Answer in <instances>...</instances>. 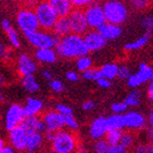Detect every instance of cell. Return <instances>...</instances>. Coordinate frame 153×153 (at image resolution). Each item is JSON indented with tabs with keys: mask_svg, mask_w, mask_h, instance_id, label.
<instances>
[{
	"mask_svg": "<svg viewBox=\"0 0 153 153\" xmlns=\"http://www.w3.org/2000/svg\"><path fill=\"white\" fill-rule=\"evenodd\" d=\"M4 147V143H3L2 139H0V152H1V149Z\"/></svg>",
	"mask_w": 153,
	"mask_h": 153,
	"instance_id": "cell-55",
	"label": "cell"
},
{
	"mask_svg": "<svg viewBox=\"0 0 153 153\" xmlns=\"http://www.w3.org/2000/svg\"><path fill=\"white\" fill-rule=\"evenodd\" d=\"M49 87H51V89L53 90V91L57 92V93H60V92H62L64 89L63 84H62L60 80H51V82H49Z\"/></svg>",
	"mask_w": 153,
	"mask_h": 153,
	"instance_id": "cell-41",
	"label": "cell"
},
{
	"mask_svg": "<svg viewBox=\"0 0 153 153\" xmlns=\"http://www.w3.org/2000/svg\"><path fill=\"white\" fill-rule=\"evenodd\" d=\"M151 38V31H146V33L143 34L141 38L137 39L134 42H131V43H126L124 45V48L126 51H136V49L143 48V46H146L149 43V40Z\"/></svg>",
	"mask_w": 153,
	"mask_h": 153,
	"instance_id": "cell-24",
	"label": "cell"
},
{
	"mask_svg": "<svg viewBox=\"0 0 153 153\" xmlns=\"http://www.w3.org/2000/svg\"><path fill=\"white\" fill-rule=\"evenodd\" d=\"M25 115H24V109L21 105L18 104H13L10 106L7 111V116H5V128L7 130L10 131L16 125L21 124L25 119Z\"/></svg>",
	"mask_w": 153,
	"mask_h": 153,
	"instance_id": "cell-13",
	"label": "cell"
},
{
	"mask_svg": "<svg viewBox=\"0 0 153 153\" xmlns=\"http://www.w3.org/2000/svg\"><path fill=\"white\" fill-rule=\"evenodd\" d=\"M14 152V149H13V147H10V146H7V147H3L2 149H1V152L0 153H13Z\"/></svg>",
	"mask_w": 153,
	"mask_h": 153,
	"instance_id": "cell-51",
	"label": "cell"
},
{
	"mask_svg": "<svg viewBox=\"0 0 153 153\" xmlns=\"http://www.w3.org/2000/svg\"><path fill=\"white\" fill-rule=\"evenodd\" d=\"M143 26L146 28V30L148 31H152V27H153V19L151 16H147L143 19Z\"/></svg>",
	"mask_w": 153,
	"mask_h": 153,
	"instance_id": "cell-44",
	"label": "cell"
},
{
	"mask_svg": "<svg viewBox=\"0 0 153 153\" xmlns=\"http://www.w3.org/2000/svg\"><path fill=\"white\" fill-rule=\"evenodd\" d=\"M76 66L77 69L79 71H86L88 70L89 68L92 66V60L87 56V55H85V56H80L77 58V61H76Z\"/></svg>",
	"mask_w": 153,
	"mask_h": 153,
	"instance_id": "cell-30",
	"label": "cell"
},
{
	"mask_svg": "<svg viewBox=\"0 0 153 153\" xmlns=\"http://www.w3.org/2000/svg\"><path fill=\"white\" fill-rule=\"evenodd\" d=\"M130 75H131V70L128 69V66H125V65L118 66L117 76L119 77V78H121V79H128Z\"/></svg>",
	"mask_w": 153,
	"mask_h": 153,
	"instance_id": "cell-37",
	"label": "cell"
},
{
	"mask_svg": "<svg viewBox=\"0 0 153 153\" xmlns=\"http://www.w3.org/2000/svg\"><path fill=\"white\" fill-rule=\"evenodd\" d=\"M46 1L55 11L58 17L68 16L71 13V11L74 9L70 0H46Z\"/></svg>",
	"mask_w": 153,
	"mask_h": 153,
	"instance_id": "cell-17",
	"label": "cell"
},
{
	"mask_svg": "<svg viewBox=\"0 0 153 153\" xmlns=\"http://www.w3.org/2000/svg\"><path fill=\"white\" fill-rule=\"evenodd\" d=\"M10 143L14 149L17 151H24L26 148L27 140V131L22 124H18L9 131Z\"/></svg>",
	"mask_w": 153,
	"mask_h": 153,
	"instance_id": "cell-12",
	"label": "cell"
},
{
	"mask_svg": "<svg viewBox=\"0 0 153 153\" xmlns=\"http://www.w3.org/2000/svg\"><path fill=\"white\" fill-rule=\"evenodd\" d=\"M5 33L8 34L9 41H10V43L12 44L13 47H15V48H19V47H21V41H19V36H18L17 32H16V31L13 29V27L11 29H9V30L7 31Z\"/></svg>",
	"mask_w": 153,
	"mask_h": 153,
	"instance_id": "cell-31",
	"label": "cell"
},
{
	"mask_svg": "<svg viewBox=\"0 0 153 153\" xmlns=\"http://www.w3.org/2000/svg\"><path fill=\"white\" fill-rule=\"evenodd\" d=\"M42 119H43L44 124H45V131H47V132L56 133L65 126L63 115H61L57 110L47 111L42 116Z\"/></svg>",
	"mask_w": 153,
	"mask_h": 153,
	"instance_id": "cell-11",
	"label": "cell"
},
{
	"mask_svg": "<svg viewBox=\"0 0 153 153\" xmlns=\"http://www.w3.org/2000/svg\"><path fill=\"white\" fill-rule=\"evenodd\" d=\"M140 102H141V93L138 90L132 91L130 94H128V97H125L124 100V103L128 106H137V105H139Z\"/></svg>",
	"mask_w": 153,
	"mask_h": 153,
	"instance_id": "cell-29",
	"label": "cell"
},
{
	"mask_svg": "<svg viewBox=\"0 0 153 153\" xmlns=\"http://www.w3.org/2000/svg\"><path fill=\"white\" fill-rule=\"evenodd\" d=\"M25 36L27 41L36 48H54L60 39L55 36L54 33H49L46 30L26 32Z\"/></svg>",
	"mask_w": 153,
	"mask_h": 153,
	"instance_id": "cell-5",
	"label": "cell"
},
{
	"mask_svg": "<svg viewBox=\"0 0 153 153\" xmlns=\"http://www.w3.org/2000/svg\"><path fill=\"white\" fill-rule=\"evenodd\" d=\"M55 47H56L57 55L68 59H77L80 56L89 54L82 36L73 32L59 39L58 43Z\"/></svg>",
	"mask_w": 153,
	"mask_h": 153,
	"instance_id": "cell-1",
	"label": "cell"
},
{
	"mask_svg": "<svg viewBox=\"0 0 153 153\" xmlns=\"http://www.w3.org/2000/svg\"><path fill=\"white\" fill-rule=\"evenodd\" d=\"M107 132V126H106V118L100 117L97 118L91 126H90V135L93 139H100L103 138Z\"/></svg>",
	"mask_w": 153,
	"mask_h": 153,
	"instance_id": "cell-19",
	"label": "cell"
},
{
	"mask_svg": "<svg viewBox=\"0 0 153 153\" xmlns=\"http://www.w3.org/2000/svg\"><path fill=\"white\" fill-rule=\"evenodd\" d=\"M84 12L89 29H97L106 22L102 5L97 3V1L84 8Z\"/></svg>",
	"mask_w": 153,
	"mask_h": 153,
	"instance_id": "cell-7",
	"label": "cell"
},
{
	"mask_svg": "<svg viewBox=\"0 0 153 153\" xmlns=\"http://www.w3.org/2000/svg\"><path fill=\"white\" fill-rule=\"evenodd\" d=\"M19 1H27V0H19Z\"/></svg>",
	"mask_w": 153,
	"mask_h": 153,
	"instance_id": "cell-58",
	"label": "cell"
},
{
	"mask_svg": "<svg viewBox=\"0 0 153 153\" xmlns=\"http://www.w3.org/2000/svg\"><path fill=\"white\" fill-rule=\"evenodd\" d=\"M21 124L23 125L26 130H32V131H36V132H41V133L45 131L44 121H43V119H42V117H40L39 115L26 117Z\"/></svg>",
	"mask_w": 153,
	"mask_h": 153,
	"instance_id": "cell-21",
	"label": "cell"
},
{
	"mask_svg": "<svg viewBox=\"0 0 153 153\" xmlns=\"http://www.w3.org/2000/svg\"><path fill=\"white\" fill-rule=\"evenodd\" d=\"M1 26H2L3 30H4L5 32H7L9 29L12 28V24H11L10 21H9V19H7V18H4V19L2 21V23H1Z\"/></svg>",
	"mask_w": 153,
	"mask_h": 153,
	"instance_id": "cell-49",
	"label": "cell"
},
{
	"mask_svg": "<svg viewBox=\"0 0 153 153\" xmlns=\"http://www.w3.org/2000/svg\"><path fill=\"white\" fill-rule=\"evenodd\" d=\"M36 71V63L29 55L22 54L18 57V72L22 76L33 74Z\"/></svg>",
	"mask_w": 153,
	"mask_h": 153,
	"instance_id": "cell-18",
	"label": "cell"
},
{
	"mask_svg": "<svg viewBox=\"0 0 153 153\" xmlns=\"http://www.w3.org/2000/svg\"><path fill=\"white\" fill-rule=\"evenodd\" d=\"M57 53L53 48H38L36 58L42 63H55L57 61Z\"/></svg>",
	"mask_w": 153,
	"mask_h": 153,
	"instance_id": "cell-23",
	"label": "cell"
},
{
	"mask_svg": "<svg viewBox=\"0 0 153 153\" xmlns=\"http://www.w3.org/2000/svg\"><path fill=\"white\" fill-rule=\"evenodd\" d=\"M149 121H150V124L152 125L153 124V114H152V111H151L150 115H149Z\"/></svg>",
	"mask_w": 153,
	"mask_h": 153,
	"instance_id": "cell-54",
	"label": "cell"
},
{
	"mask_svg": "<svg viewBox=\"0 0 153 153\" xmlns=\"http://www.w3.org/2000/svg\"><path fill=\"white\" fill-rule=\"evenodd\" d=\"M106 40H116L122 34V28L120 25H116V24L108 23L105 22L103 25H101L97 29Z\"/></svg>",
	"mask_w": 153,
	"mask_h": 153,
	"instance_id": "cell-16",
	"label": "cell"
},
{
	"mask_svg": "<svg viewBox=\"0 0 153 153\" xmlns=\"http://www.w3.org/2000/svg\"><path fill=\"white\" fill-rule=\"evenodd\" d=\"M128 105L123 103H115V104L111 105V110L115 114H122V112H125L126 109H128Z\"/></svg>",
	"mask_w": 153,
	"mask_h": 153,
	"instance_id": "cell-39",
	"label": "cell"
},
{
	"mask_svg": "<svg viewBox=\"0 0 153 153\" xmlns=\"http://www.w3.org/2000/svg\"><path fill=\"white\" fill-rule=\"evenodd\" d=\"M151 3V0H131V4L135 10L143 11L148 8Z\"/></svg>",
	"mask_w": 153,
	"mask_h": 153,
	"instance_id": "cell-35",
	"label": "cell"
},
{
	"mask_svg": "<svg viewBox=\"0 0 153 153\" xmlns=\"http://www.w3.org/2000/svg\"><path fill=\"white\" fill-rule=\"evenodd\" d=\"M119 143L122 146H124L126 149L131 148L133 146V143H134V136H133V134H131V133H128H128L122 132V135H121L120 141H119Z\"/></svg>",
	"mask_w": 153,
	"mask_h": 153,
	"instance_id": "cell-34",
	"label": "cell"
},
{
	"mask_svg": "<svg viewBox=\"0 0 153 153\" xmlns=\"http://www.w3.org/2000/svg\"><path fill=\"white\" fill-rule=\"evenodd\" d=\"M117 70L118 65L111 63V64H105L103 65L100 71H101V74L103 77H106L108 79H114L115 77H117Z\"/></svg>",
	"mask_w": 153,
	"mask_h": 153,
	"instance_id": "cell-27",
	"label": "cell"
},
{
	"mask_svg": "<svg viewBox=\"0 0 153 153\" xmlns=\"http://www.w3.org/2000/svg\"><path fill=\"white\" fill-rule=\"evenodd\" d=\"M22 84H23L24 89H25L26 91L31 92V93L40 90V85L38 84L36 77L33 76V74L23 76V82H22Z\"/></svg>",
	"mask_w": 153,
	"mask_h": 153,
	"instance_id": "cell-26",
	"label": "cell"
},
{
	"mask_svg": "<svg viewBox=\"0 0 153 153\" xmlns=\"http://www.w3.org/2000/svg\"><path fill=\"white\" fill-rule=\"evenodd\" d=\"M68 19H69L71 31L73 33L82 36L89 30V26H88L87 21H86L84 9L74 8L68 15Z\"/></svg>",
	"mask_w": 153,
	"mask_h": 153,
	"instance_id": "cell-8",
	"label": "cell"
},
{
	"mask_svg": "<svg viewBox=\"0 0 153 153\" xmlns=\"http://www.w3.org/2000/svg\"><path fill=\"white\" fill-rule=\"evenodd\" d=\"M1 100H2V97H1V94H0V101H1Z\"/></svg>",
	"mask_w": 153,
	"mask_h": 153,
	"instance_id": "cell-57",
	"label": "cell"
},
{
	"mask_svg": "<svg viewBox=\"0 0 153 153\" xmlns=\"http://www.w3.org/2000/svg\"><path fill=\"white\" fill-rule=\"evenodd\" d=\"M93 148H94L95 152H97V153H107L109 145H108V143L106 141V139L100 138V139H97V141L94 143V146H93Z\"/></svg>",
	"mask_w": 153,
	"mask_h": 153,
	"instance_id": "cell-33",
	"label": "cell"
},
{
	"mask_svg": "<svg viewBox=\"0 0 153 153\" xmlns=\"http://www.w3.org/2000/svg\"><path fill=\"white\" fill-rule=\"evenodd\" d=\"M95 82H97V85H99L101 88H109L110 86H111V82H110V80L108 78H106V77H100L97 80H95Z\"/></svg>",
	"mask_w": 153,
	"mask_h": 153,
	"instance_id": "cell-43",
	"label": "cell"
},
{
	"mask_svg": "<svg viewBox=\"0 0 153 153\" xmlns=\"http://www.w3.org/2000/svg\"><path fill=\"white\" fill-rule=\"evenodd\" d=\"M56 110L58 112H60L61 115H72V114H73L72 108H70L69 106H66V105H63V104L57 105Z\"/></svg>",
	"mask_w": 153,
	"mask_h": 153,
	"instance_id": "cell-42",
	"label": "cell"
},
{
	"mask_svg": "<svg viewBox=\"0 0 153 153\" xmlns=\"http://www.w3.org/2000/svg\"><path fill=\"white\" fill-rule=\"evenodd\" d=\"M42 75H43L44 78L48 79V80H51V79L53 78V75H51L48 71H43V72H42Z\"/></svg>",
	"mask_w": 153,
	"mask_h": 153,
	"instance_id": "cell-53",
	"label": "cell"
},
{
	"mask_svg": "<svg viewBox=\"0 0 153 153\" xmlns=\"http://www.w3.org/2000/svg\"><path fill=\"white\" fill-rule=\"evenodd\" d=\"M66 79H69L70 82H77L78 80V75L75 72H68L66 73Z\"/></svg>",
	"mask_w": 153,
	"mask_h": 153,
	"instance_id": "cell-47",
	"label": "cell"
},
{
	"mask_svg": "<svg viewBox=\"0 0 153 153\" xmlns=\"http://www.w3.org/2000/svg\"><path fill=\"white\" fill-rule=\"evenodd\" d=\"M84 42L87 46L89 51H97L100 49L104 48L107 43V40L104 39V36L97 30V29H91L82 34Z\"/></svg>",
	"mask_w": 153,
	"mask_h": 153,
	"instance_id": "cell-9",
	"label": "cell"
},
{
	"mask_svg": "<svg viewBox=\"0 0 153 153\" xmlns=\"http://www.w3.org/2000/svg\"><path fill=\"white\" fill-rule=\"evenodd\" d=\"M153 77V71L151 66H149L147 63L143 62L139 64V71L136 74L130 75L128 78V85L130 87H138L140 85L145 84L147 82L152 80Z\"/></svg>",
	"mask_w": 153,
	"mask_h": 153,
	"instance_id": "cell-10",
	"label": "cell"
},
{
	"mask_svg": "<svg viewBox=\"0 0 153 153\" xmlns=\"http://www.w3.org/2000/svg\"><path fill=\"white\" fill-rule=\"evenodd\" d=\"M64 118V124L65 126H68L71 130H77L78 128V123L76 122L75 118L73 117V114L72 115H63Z\"/></svg>",
	"mask_w": 153,
	"mask_h": 153,
	"instance_id": "cell-36",
	"label": "cell"
},
{
	"mask_svg": "<svg viewBox=\"0 0 153 153\" xmlns=\"http://www.w3.org/2000/svg\"><path fill=\"white\" fill-rule=\"evenodd\" d=\"M10 54H11L10 48H8L4 44L0 43V58L4 59V58H7V57H9Z\"/></svg>",
	"mask_w": 153,
	"mask_h": 153,
	"instance_id": "cell-45",
	"label": "cell"
},
{
	"mask_svg": "<svg viewBox=\"0 0 153 153\" xmlns=\"http://www.w3.org/2000/svg\"><path fill=\"white\" fill-rule=\"evenodd\" d=\"M152 147L151 146H147V145H140L137 146L135 149V152L138 153H147V152H152Z\"/></svg>",
	"mask_w": 153,
	"mask_h": 153,
	"instance_id": "cell-46",
	"label": "cell"
},
{
	"mask_svg": "<svg viewBox=\"0 0 153 153\" xmlns=\"http://www.w3.org/2000/svg\"><path fill=\"white\" fill-rule=\"evenodd\" d=\"M24 109V115L25 117H30V116H36L39 115L41 110L43 109V103L42 101L38 99H33V97H28L27 99V105Z\"/></svg>",
	"mask_w": 153,
	"mask_h": 153,
	"instance_id": "cell-22",
	"label": "cell"
},
{
	"mask_svg": "<svg viewBox=\"0 0 153 153\" xmlns=\"http://www.w3.org/2000/svg\"><path fill=\"white\" fill-rule=\"evenodd\" d=\"M3 82H4V77H3V75L0 74V85L3 84Z\"/></svg>",
	"mask_w": 153,
	"mask_h": 153,
	"instance_id": "cell-56",
	"label": "cell"
},
{
	"mask_svg": "<svg viewBox=\"0 0 153 153\" xmlns=\"http://www.w3.org/2000/svg\"><path fill=\"white\" fill-rule=\"evenodd\" d=\"M126 151H128V149L119 143H116V145H114V146H109L107 153H125Z\"/></svg>",
	"mask_w": 153,
	"mask_h": 153,
	"instance_id": "cell-40",
	"label": "cell"
},
{
	"mask_svg": "<svg viewBox=\"0 0 153 153\" xmlns=\"http://www.w3.org/2000/svg\"><path fill=\"white\" fill-rule=\"evenodd\" d=\"M16 24L24 33L32 32L40 29L36 12L30 8H24L18 11L16 15Z\"/></svg>",
	"mask_w": 153,
	"mask_h": 153,
	"instance_id": "cell-6",
	"label": "cell"
},
{
	"mask_svg": "<svg viewBox=\"0 0 153 153\" xmlns=\"http://www.w3.org/2000/svg\"><path fill=\"white\" fill-rule=\"evenodd\" d=\"M72 2V4H73V7L74 8H86L87 5L91 4V3H93L94 1H97V0H70Z\"/></svg>",
	"mask_w": 153,
	"mask_h": 153,
	"instance_id": "cell-38",
	"label": "cell"
},
{
	"mask_svg": "<svg viewBox=\"0 0 153 153\" xmlns=\"http://www.w3.org/2000/svg\"><path fill=\"white\" fill-rule=\"evenodd\" d=\"M51 151L56 153H71L76 149V138L72 133L60 130L56 132L54 140L51 143Z\"/></svg>",
	"mask_w": 153,
	"mask_h": 153,
	"instance_id": "cell-3",
	"label": "cell"
},
{
	"mask_svg": "<svg viewBox=\"0 0 153 153\" xmlns=\"http://www.w3.org/2000/svg\"><path fill=\"white\" fill-rule=\"evenodd\" d=\"M82 108L85 110H91L94 108V103L91 102V101H88V102H85L84 105H82Z\"/></svg>",
	"mask_w": 153,
	"mask_h": 153,
	"instance_id": "cell-50",
	"label": "cell"
},
{
	"mask_svg": "<svg viewBox=\"0 0 153 153\" xmlns=\"http://www.w3.org/2000/svg\"><path fill=\"white\" fill-rule=\"evenodd\" d=\"M106 22L121 25L128 19V12L123 0H105L102 5Z\"/></svg>",
	"mask_w": 153,
	"mask_h": 153,
	"instance_id": "cell-2",
	"label": "cell"
},
{
	"mask_svg": "<svg viewBox=\"0 0 153 153\" xmlns=\"http://www.w3.org/2000/svg\"><path fill=\"white\" fill-rule=\"evenodd\" d=\"M124 128L130 130H140L147 125V120L141 112L138 111H128L123 115Z\"/></svg>",
	"mask_w": 153,
	"mask_h": 153,
	"instance_id": "cell-14",
	"label": "cell"
},
{
	"mask_svg": "<svg viewBox=\"0 0 153 153\" xmlns=\"http://www.w3.org/2000/svg\"><path fill=\"white\" fill-rule=\"evenodd\" d=\"M34 12H36L40 28H43L46 31H51L58 16L55 13V11L51 9V5L48 4V2L46 0L40 1L36 5Z\"/></svg>",
	"mask_w": 153,
	"mask_h": 153,
	"instance_id": "cell-4",
	"label": "cell"
},
{
	"mask_svg": "<svg viewBox=\"0 0 153 153\" xmlns=\"http://www.w3.org/2000/svg\"><path fill=\"white\" fill-rule=\"evenodd\" d=\"M82 76H84L85 79H88V80H97L100 77H102V74H101L100 69H91V68H89L88 70L84 71Z\"/></svg>",
	"mask_w": 153,
	"mask_h": 153,
	"instance_id": "cell-32",
	"label": "cell"
},
{
	"mask_svg": "<svg viewBox=\"0 0 153 153\" xmlns=\"http://www.w3.org/2000/svg\"><path fill=\"white\" fill-rule=\"evenodd\" d=\"M55 134H56V133H54V132H47V131H46L45 136H43V137H44V140L51 143V141L54 140V138H55Z\"/></svg>",
	"mask_w": 153,
	"mask_h": 153,
	"instance_id": "cell-48",
	"label": "cell"
},
{
	"mask_svg": "<svg viewBox=\"0 0 153 153\" xmlns=\"http://www.w3.org/2000/svg\"><path fill=\"white\" fill-rule=\"evenodd\" d=\"M51 31L58 38H63V36H68L69 33H71L72 31H71V27H70L68 16H62V17L57 18V21L55 23L53 29H51Z\"/></svg>",
	"mask_w": 153,
	"mask_h": 153,
	"instance_id": "cell-20",
	"label": "cell"
},
{
	"mask_svg": "<svg viewBox=\"0 0 153 153\" xmlns=\"http://www.w3.org/2000/svg\"><path fill=\"white\" fill-rule=\"evenodd\" d=\"M106 126L108 130H123L124 128V120H123V115L115 114L106 118Z\"/></svg>",
	"mask_w": 153,
	"mask_h": 153,
	"instance_id": "cell-25",
	"label": "cell"
},
{
	"mask_svg": "<svg viewBox=\"0 0 153 153\" xmlns=\"http://www.w3.org/2000/svg\"><path fill=\"white\" fill-rule=\"evenodd\" d=\"M27 131V140H26V148L28 152H36L42 148L44 143V137L41 132H36L32 130Z\"/></svg>",
	"mask_w": 153,
	"mask_h": 153,
	"instance_id": "cell-15",
	"label": "cell"
},
{
	"mask_svg": "<svg viewBox=\"0 0 153 153\" xmlns=\"http://www.w3.org/2000/svg\"><path fill=\"white\" fill-rule=\"evenodd\" d=\"M122 135V130H108L105 134L106 141L109 146H114L116 143H119L120 137Z\"/></svg>",
	"mask_w": 153,
	"mask_h": 153,
	"instance_id": "cell-28",
	"label": "cell"
},
{
	"mask_svg": "<svg viewBox=\"0 0 153 153\" xmlns=\"http://www.w3.org/2000/svg\"><path fill=\"white\" fill-rule=\"evenodd\" d=\"M148 97L150 100L153 99V85H152V80H150V85L148 87Z\"/></svg>",
	"mask_w": 153,
	"mask_h": 153,
	"instance_id": "cell-52",
	"label": "cell"
}]
</instances>
